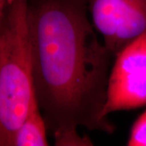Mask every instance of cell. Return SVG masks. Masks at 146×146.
I'll return each instance as SVG.
<instances>
[{"instance_id": "52a82bcc", "label": "cell", "mask_w": 146, "mask_h": 146, "mask_svg": "<svg viewBox=\"0 0 146 146\" xmlns=\"http://www.w3.org/2000/svg\"><path fill=\"white\" fill-rule=\"evenodd\" d=\"M9 2H10V0H0V7L6 8Z\"/></svg>"}, {"instance_id": "7a4b0ae2", "label": "cell", "mask_w": 146, "mask_h": 146, "mask_svg": "<svg viewBox=\"0 0 146 146\" xmlns=\"http://www.w3.org/2000/svg\"><path fill=\"white\" fill-rule=\"evenodd\" d=\"M29 0H10L0 21V146H12L17 128L36 101Z\"/></svg>"}, {"instance_id": "8992f818", "label": "cell", "mask_w": 146, "mask_h": 146, "mask_svg": "<svg viewBox=\"0 0 146 146\" xmlns=\"http://www.w3.org/2000/svg\"><path fill=\"white\" fill-rule=\"evenodd\" d=\"M129 146H146V110L136 120L127 141Z\"/></svg>"}, {"instance_id": "277c9868", "label": "cell", "mask_w": 146, "mask_h": 146, "mask_svg": "<svg viewBox=\"0 0 146 146\" xmlns=\"http://www.w3.org/2000/svg\"><path fill=\"white\" fill-rule=\"evenodd\" d=\"M87 5L95 29L114 56L146 32V0H87Z\"/></svg>"}, {"instance_id": "5b68a950", "label": "cell", "mask_w": 146, "mask_h": 146, "mask_svg": "<svg viewBox=\"0 0 146 146\" xmlns=\"http://www.w3.org/2000/svg\"><path fill=\"white\" fill-rule=\"evenodd\" d=\"M47 132L46 120L36 101L17 128L12 146H47Z\"/></svg>"}, {"instance_id": "ba28073f", "label": "cell", "mask_w": 146, "mask_h": 146, "mask_svg": "<svg viewBox=\"0 0 146 146\" xmlns=\"http://www.w3.org/2000/svg\"><path fill=\"white\" fill-rule=\"evenodd\" d=\"M6 8H1L0 7V21L2 20V17L3 16V14H4V11H5Z\"/></svg>"}, {"instance_id": "6da1fadb", "label": "cell", "mask_w": 146, "mask_h": 146, "mask_svg": "<svg viewBox=\"0 0 146 146\" xmlns=\"http://www.w3.org/2000/svg\"><path fill=\"white\" fill-rule=\"evenodd\" d=\"M35 97L55 145H92L79 128L111 133L103 115L114 54L87 0H29Z\"/></svg>"}, {"instance_id": "3957f363", "label": "cell", "mask_w": 146, "mask_h": 146, "mask_svg": "<svg viewBox=\"0 0 146 146\" xmlns=\"http://www.w3.org/2000/svg\"><path fill=\"white\" fill-rule=\"evenodd\" d=\"M146 106V32L116 54L103 115Z\"/></svg>"}]
</instances>
